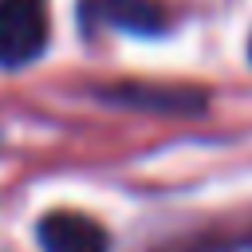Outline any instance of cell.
I'll return each mask as SVG.
<instances>
[{
  "mask_svg": "<svg viewBox=\"0 0 252 252\" xmlns=\"http://www.w3.org/2000/svg\"><path fill=\"white\" fill-rule=\"evenodd\" d=\"M35 240L43 252H110V232L75 209H55L43 213V220L35 224Z\"/></svg>",
  "mask_w": 252,
  "mask_h": 252,
  "instance_id": "cell-4",
  "label": "cell"
},
{
  "mask_svg": "<svg viewBox=\"0 0 252 252\" xmlns=\"http://www.w3.org/2000/svg\"><path fill=\"white\" fill-rule=\"evenodd\" d=\"M248 63H252V39H248Z\"/></svg>",
  "mask_w": 252,
  "mask_h": 252,
  "instance_id": "cell-5",
  "label": "cell"
},
{
  "mask_svg": "<svg viewBox=\"0 0 252 252\" xmlns=\"http://www.w3.org/2000/svg\"><path fill=\"white\" fill-rule=\"evenodd\" d=\"M79 28L94 32V28H110L122 35H165L169 20L154 0H79Z\"/></svg>",
  "mask_w": 252,
  "mask_h": 252,
  "instance_id": "cell-3",
  "label": "cell"
},
{
  "mask_svg": "<svg viewBox=\"0 0 252 252\" xmlns=\"http://www.w3.org/2000/svg\"><path fill=\"white\" fill-rule=\"evenodd\" d=\"M51 39L47 0H0V67H32Z\"/></svg>",
  "mask_w": 252,
  "mask_h": 252,
  "instance_id": "cell-2",
  "label": "cell"
},
{
  "mask_svg": "<svg viewBox=\"0 0 252 252\" xmlns=\"http://www.w3.org/2000/svg\"><path fill=\"white\" fill-rule=\"evenodd\" d=\"M98 102L122 106V110H142V114H161V118H189L205 114L209 98L201 87H177V83H146V79H118V83H98L91 87Z\"/></svg>",
  "mask_w": 252,
  "mask_h": 252,
  "instance_id": "cell-1",
  "label": "cell"
}]
</instances>
